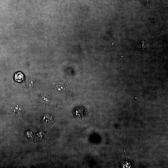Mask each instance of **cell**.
Returning a JSON list of instances; mask_svg holds the SVG:
<instances>
[{
    "mask_svg": "<svg viewBox=\"0 0 168 168\" xmlns=\"http://www.w3.org/2000/svg\"><path fill=\"white\" fill-rule=\"evenodd\" d=\"M141 3L145 6L149 5L152 0H140Z\"/></svg>",
    "mask_w": 168,
    "mask_h": 168,
    "instance_id": "3957f363",
    "label": "cell"
},
{
    "mask_svg": "<svg viewBox=\"0 0 168 168\" xmlns=\"http://www.w3.org/2000/svg\"><path fill=\"white\" fill-rule=\"evenodd\" d=\"M12 110L14 114L16 115H19L22 112V109L21 106L19 105H15L11 107Z\"/></svg>",
    "mask_w": 168,
    "mask_h": 168,
    "instance_id": "6da1fadb",
    "label": "cell"
},
{
    "mask_svg": "<svg viewBox=\"0 0 168 168\" xmlns=\"http://www.w3.org/2000/svg\"><path fill=\"white\" fill-rule=\"evenodd\" d=\"M24 79L23 74L21 72H18L15 74V80L18 82H22Z\"/></svg>",
    "mask_w": 168,
    "mask_h": 168,
    "instance_id": "7a4b0ae2",
    "label": "cell"
}]
</instances>
